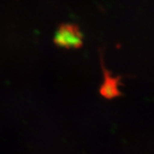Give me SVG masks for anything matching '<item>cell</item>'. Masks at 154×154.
<instances>
[{
	"mask_svg": "<svg viewBox=\"0 0 154 154\" xmlns=\"http://www.w3.org/2000/svg\"><path fill=\"white\" fill-rule=\"evenodd\" d=\"M53 43L60 48L79 49L83 45V33L74 23H61L53 37Z\"/></svg>",
	"mask_w": 154,
	"mask_h": 154,
	"instance_id": "6da1fadb",
	"label": "cell"
},
{
	"mask_svg": "<svg viewBox=\"0 0 154 154\" xmlns=\"http://www.w3.org/2000/svg\"><path fill=\"white\" fill-rule=\"evenodd\" d=\"M103 71H104V79L105 80H104V83L101 87L100 93L104 97L107 98V99L115 98L120 94L119 88H118L120 78L119 77L115 78V77L111 76L110 72L108 71L104 66H103Z\"/></svg>",
	"mask_w": 154,
	"mask_h": 154,
	"instance_id": "7a4b0ae2",
	"label": "cell"
}]
</instances>
